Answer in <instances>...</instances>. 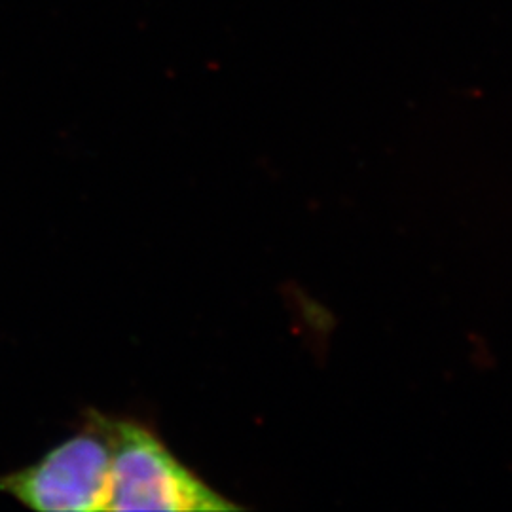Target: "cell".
I'll list each match as a JSON object with an SVG mask.
<instances>
[{"instance_id":"1","label":"cell","mask_w":512,"mask_h":512,"mask_svg":"<svg viewBox=\"0 0 512 512\" xmlns=\"http://www.w3.org/2000/svg\"><path fill=\"white\" fill-rule=\"evenodd\" d=\"M99 418L112 450L109 511H241L175 458L147 425Z\"/></svg>"},{"instance_id":"2","label":"cell","mask_w":512,"mask_h":512,"mask_svg":"<svg viewBox=\"0 0 512 512\" xmlns=\"http://www.w3.org/2000/svg\"><path fill=\"white\" fill-rule=\"evenodd\" d=\"M112 450L99 412L37 463L0 476V492L44 512L109 511Z\"/></svg>"}]
</instances>
